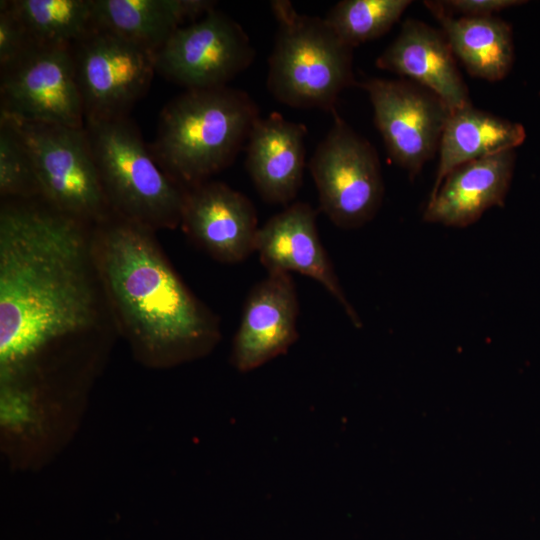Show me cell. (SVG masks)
Returning a JSON list of instances; mask_svg holds the SVG:
<instances>
[{
	"label": "cell",
	"mask_w": 540,
	"mask_h": 540,
	"mask_svg": "<svg viewBox=\"0 0 540 540\" xmlns=\"http://www.w3.org/2000/svg\"><path fill=\"white\" fill-rule=\"evenodd\" d=\"M180 226L194 244L225 264L242 262L255 252L260 228L246 195L211 180L186 190Z\"/></svg>",
	"instance_id": "cell-12"
},
{
	"label": "cell",
	"mask_w": 540,
	"mask_h": 540,
	"mask_svg": "<svg viewBox=\"0 0 540 540\" xmlns=\"http://www.w3.org/2000/svg\"><path fill=\"white\" fill-rule=\"evenodd\" d=\"M92 226L41 198L1 200L2 382L14 380L49 346L111 318L95 265Z\"/></svg>",
	"instance_id": "cell-1"
},
{
	"label": "cell",
	"mask_w": 540,
	"mask_h": 540,
	"mask_svg": "<svg viewBox=\"0 0 540 540\" xmlns=\"http://www.w3.org/2000/svg\"><path fill=\"white\" fill-rule=\"evenodd\" d=\"M277 23L268 59L267 88L280 103L334 113L343 90L357 85L353 48L324 18L296 10L288 0L270 2Z\"/></svg>",
	"instance_id": "cell-4"
},
{
	"label": "cell",
	"mask_w": 540,
	"mask_h": 540,
	"mask_svg": "<svg viewBox=\"0 0 540 540\" xmlns=\"http://www.w3.org/2000/svg\"><path fill=\"white\" fill-rule=\"evenodd\" d=\"M84 129L112 212L154 232L180 226L186 189L160 167L135 122L85 121Z\"/></svg>",
	"instance_id": "cell-5"
},
{
	"label": "cell",
	"mask_w": 540,
	"mask_h": 540,
	"mask_svg": "<svg viewBox=\"0 0 540 540\" xmlns=\"http://www.w3.org/2000/svg\"><path fill=\"white\" fill-rule=\"evenodd\" d=\"M36 45L70 46L96 25L93 0H10Z\"/></svg>",
	"instance_id": "cell-21"
},
{
	"label": "cell",
	"mask_w": 540,
	"mask_h": 540,
	"mask_svg": "<svg viewBox=\"0 0 540 540\" xmlns=\"http://www.w3.org/2000/svg\"><path fill=\"white\" fill-rule=\"evenodd\" d=\"M215 7L210 0H93L97 27L155 53L186 21L192 23Z\"/></svg>",
	"instance_id": "cell-18"
},
{
	"label": "cell",
	"mask_w": 540,
	"mask_h": 540,
	"mask_svg": "<svg viewBox=\"0 0 540 540\" xmlns=\"http://www.w3.org/2000/svg\"><path fill=\"white\" fill-rule=\"evenodd\" d=\"M424 4L441 25L453 54L471 76L495 82L508 75L514 61L509 23L494 16L455 18L439 1Z\"/></svg>",
	"instance_id": "cell-19"
},
{
	"label": "cell",
	"mask_w": 540,
	"mask_h": 540,
	"mask_svg": "<svg viewBox=\"0 0 540 540\" xmlns=\"http://www.w3.org/2000/svg\"><path fill=\"white\" fill-rule=\"evenodd\" d=\"M515 159V150H507L456 167L430 195L423 220L465 228L478 221L488 209L503 206Z\"/></svg>",
	"instance_id": "cell-17"
},
{
	"label": "cell",
	"mask_w": 540,
	"mask_h": 540,
	"mask_svg": "<svg viewBox=\"0 0 540 540\" xmlns=\"http://www.w3.org/2000/svg\"><path fill=\"white\" fill-rule=\"evenodd\" d=\"M92 247L112 322L139 351L175 363L220 341L218 316L186 286L154 231L112 213L92 226Z\"/></svg>",
	"instance_id": "cell-2"
},
{
	"label": "cell",
	"mask_w": 540,
	"mask_h": 540,
	"mask_svg": "<svg viewBox=\"0 0 540 540\" xmlns=\"http://www.w3.org/2000/svg\"><path fill=\"white\" fill-rule=\"evenodd\" d=\"M307 128L272 112L255 122L245 150L246 170L267 203L290 205L303 182Z\"/></svg>",
	"instance_id": "cell-16"
},
{
	"label": "cell",
	"mask_w": 540,
	"mask_h": 540,
	"mask_svg": "<svg viewBox=\"0 0 540 540\" xmlns=\"http://www.w3.org/2000/svg\"><path fill=\"white\" fill-rule=\"evenodd\" d=\"M0 114L82 128V100L70 46L34 44L0 69Z\"/></svg>",
	"instance_id": "cell-10"
},
{
	"label": "cell",
	"mask_w": 540,
	"mask_h": 540,
	"mask_svg": "<svg viewBox=\"0 0 540 540\" xmlns=\"http://www.w3.org/2000/svg\"><path fill=\"white\" fill-rule=\"evenodd\" d=\"M10 120L33 162L40 197L58 211L95 225L112 215L84 127Z\"/></svg>",
	"instance_id": "cell-6"
},
{
	"label": "cell",
	"mask_w": 540,
	"mask_h": 540,
	"mask_svg": "<svg viewBox=\"0 0 540 540\" xmlns=\"http://www.w3.org/2000/svg\"><path fill=\"white\" fill-rule=\"evenodd\" d=\"M71 53L85 121L128 117L156 73L154 51L97 26Z\"/></svg>",
	"instance_id": "cell-8"
},
{
	"label": "cell",
	"mask_w": 540,
	"mask_h": 540,
	"mask_svg": "<svg viewBox=\"0 0 540 540\" xmlns=\"http://www.w3.org/2000/svg\"><path fill=\"white\" fill-rule=\"evenodd\" d=\"M376 66L431 91L451 111L471 104L444 33L422 21L405 20L397 37L377 57Z\"/></svg>",
	"instance_id": "cell-15"
},
{
	"label": "cell",
	"mask_w": 540,
	"mask_h": 540,
	"mask_svg": "<svg viewBox=\"0 0 540 540\" xmlns=\"http://www.w3.org/2000/svg\"><path fill=\"white\" fill-rule=\"evenodd\" d=\"M320 209L342 229L371 221L384 197V181L375 148L334 112L333 125L308 165Z\"/></svg>",
	"instance_id": "cell-7"
},
{
	"label": "cell",
	"mask_w": 540,
	"mask_h": 540,
	"mask_svg": "<svg viewBox=\"0 0 540 540\" xmlns=\"http://www.w3.org/2000/svg\"><path fill=\"white\" fill-rule=\"evenodd\" d=\"M299 301L290 273L270 272L246 297L232 363L249 372L285 354L298 339Z\"/></svg>",
	"instance_id": "cell-14"
},
{
	"label": "cell",
	"mask_w": 540,
	"mask_h": 540,
	"mask_svg": "<svg viewBox=\"0 0 540 540\" xmlns=\"http://www.w3.org/2000/svg\"><path fill=\"white\" fill-rule=\"evenodd\" d=\"M34 43L13 10L10 0L0 2V69L20 58Z\"/></svg>",
	"instance_id": "cell-24"
},
{
	"label": "cell",
	"mask_w": 540,
	"mask_h": 540,
	"mask_svg": "<svg viewBox=\"0 0 540 540\" xmlns=\"http://www.w3.org/2000/svg\"><path fill=\"white\" fill-rule=\"evenodd\" d=\"M412 3L410 0H342L324 18L353 49L386 34Z\"/></svg>",
	"instance_id": "cell-22"
},
{
	"label": "cell",
	"mask_w": 540,
	"mask_h": 540,
	"mask_svg": "<svg viewBox=\"0 0 540 540\" xmlns=\"http://www.w3.org/2000/svg\"><path fill=\"white\" fill-rule=\"evenodd\" d=\"M525 136L521 124L477 109L472 104L452 111L441 135L438 168L431 194L456 167L515 150L523 143Z\"/></svg>",
	"instance_id": "cell-20"
},
{
	"label": "cell",
	"mask_w": 540,
	"mask_h": 540,
	"mask_svg": "<svg viewBox=\"0 0 540 540\" xmlns=\"http://www.w3.org/2000/svg\"><path fill=\"white\" fill-rule=\"evenodd\" d=\"M357 84L369 96L388 154L416 176L438 151L452 111L437 95L412 81L370 78Z\"/></svg>",
	"instance_id": "cell-11"
},
{
	"label": "cell",
	"mask_w": 540,
	"mask_h": 540,
	"mask_svg": "<svg viewBox=\"0 0 540 540\" xmlns=\"http://www.w3.org/2000/svg\"><path fill=\"white\" fill-rule=\"evenodd\" d=\"M259 118L257 104L243 90H185L162 108L149 147L160 167L187 190L229 167Z\"/></svg>",
	"instance_id": "cell-3"
},
{
	"label": "cell",
	"mask_w": 540,
	"mask_h": 540,
	"mask_svg": "<svg viewBox=\"0 0 540 540\" xmlns=\"http://www.w3.org/2000/svg\"><path fill=\"white\" fill-rule=\"evenodd\" d=\"M316 210L294 202L259 228L255 243L261 264L270 272H297L314 279L340 304L351 323L362 321L348 300L320 240Z\"/></svg>",
	"instance_id": "cell-13"
},
{
	"label": "cell",
	"mask_w": 540,
	"mask_h": 540,
	"mask_svg": "<svg viewBox=\"0 0 540 540\" xmlns=\"http://www.w3.org/2000/svg\"><path fill=\"white\" fill-rule=\"evenodd\" d=\"M254 58L243 27L215 8L171 35L155 54V69L185 90L210 89L228 86Z\"/></svg>",
	"instance_id": "cell-9"
},
{
	"label": "cell",
	"mask_w": 540,
	"mask_h": 540,
	"mask_svg": "<svg viewBox=\"0 0 540 540\" xmlns=\"http://www.w3.org/2000/svg\"><path fill=\"white\" fill-rule=\"evenodd\" d=\"M442 7L449 13H457L461 17H491L501 10L518 6L525 1L519 0H445L439 1Z\"/></svg>",
	"instance_id": "cell-25"
},
{
	"label": "cell",
	"mask_w": 540,
	"mask_h": 540,
	"mask_svg": "<svg viewBox=\"0 0 540 540\" xmlns=\"http://www.w3.org/2000/svg\"><path fill=\"white\" fill-rule=\"evenodd\" d=\"M0 196L1 200L41 198L30 153L4 116H0Z\"/></svg>",
	"instance_id": "cell-23"
}]
</instances>
